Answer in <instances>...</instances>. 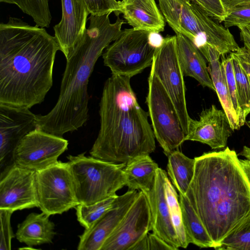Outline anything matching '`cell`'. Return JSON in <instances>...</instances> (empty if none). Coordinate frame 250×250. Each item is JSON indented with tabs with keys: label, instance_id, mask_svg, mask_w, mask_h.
<instances>
[{
	"label": "cell",
	"instance_id": "1",
	"mask_svg": "<svg viewBox=\"0 0 250 250\" xmlns=\"http://www.w3.org/2000/svg\"><path fill=\"white\" fill-rule=\"evenodd\" d=\"M55 37L43 28L10 17L0 24V104L30 108L53 85Z\"/></svg>",
	"mask_w": 250,
	"mask_h": 250
},
{
	"label": "cell",
	"instance_id": "2",
	"mask_svg": "<svg viewBox=\"0 0 250 250\" xmlns=\"http://www.w3.org/2000/svg\"><path fill=\"white\" fill-rule=\"evenodd\" d=\"M192 180L185 194L216 249L250 217V182L234 150L195 158Z\"/></svg>",
	"mask_w": 250,
	"mask_h": 250
},
{
	"label": "cell",
	"instance_id": "3",
	"mask_svg": "<svg viewBox=\"0 0 250 250\" xmlns=\"http://www.w3.org/2000/svg\"><path fill=\"white\" fill-rule=\"evenodd\" d=\"M110 14L90 15V24L81 41L66 59L58 99L46 114L37 115V125L48 133L62 136L78 130L88 120V84L98 58L122 32L125 23L119 16L110 22Z\"/></svg>",
	"mask_w": 250,
	"mask_h": 250
},
{
	"label": "cell",
	"instance_id": "4",
	"mask_svg": "<svg viewBox=\"0 0 250 250\" xmlns=\"http://www.w3.org/2000/svg\"><path fill=\"white\" fill-rule=\"evenodd\" d=\"M130 79L112 74L104 83L99 104L100 129L89 151L94 158L126 165L155 149L148 113L139 104Z\"/></svg>",
	"mask_w": 250,
	"mask_h": 250
},
{
	"label": "cell",
	"instance_id": "5",
	"mask_svg": "<svg viewBox=\"0 0 250 250\" xmlns=\"http://www.w3.org/2000/svg\"><path fill=\"white\" fill-rule=\"evenodd\" d=\"M160 9L176 33L190 40L200 51L208 46L224 56L239 46L229 29L216 22L198 5L190 0H158Z\"/></svg>",
	"mask_w": 250,
	"mask_h": 250
},
{
	"label": "cell",
	"instance_id": "6",
	"mask_svg": "<svg viewBox=\"0 0 250 250\" xmlns=\"http://www.w3.org/2000/svg\"><path fill=\"white\" fill-rule=\"evenodd\" d=\"M76 195L80 204L90 205L111 196L126 185L124 164H114L85 153L68 155Z\"/></svg>",
	"mask_w": 250,
	"mask_h": 250
},
{
	"label": "cell",
	"instance_id": "7",
	"mask_svg": "<svg viewBox=\"0 0 250 250\" xmlns=\"http://www.w3.org/2000/svg\"><path fill=\"white\" fill-rule=\"evenodd\" d=\"M146 103L155 138L168 156L186 141V136L173 102L151 70Z\"/></svg>",
	"mask_w": 250,
	"mask_h": 250
},
{
	"label": "cell",
	"instance_id": "8",
	"mask_svg": "<svg viewBox=\"0 0 250 250\" xmlns=\"http://www.w3.org/2000/svg\"><path fill=\"white\" fill-rule=\"evenodd\" d=\"M149 32L125 29L103 53L104 64L112 74L132 77L151 66L156 48L149 41Z\"/></svg>",
	"mask_w": 250,
	"mask_h": 250
},
{
	"label": "cell",
	"instance_id": "9",
	"mask_svg": "<svg viewBox=\"0 0 250 250\" xmlns=\"http://www.w3.org/2000/svg\"><path fill=\"white\" fill-rule=\"evenodd\" d=\"M39 207L48 216L61 214L80 204L69 165L57 163L36 171Z\"/></svg>",
	"mask_w": 250,
	"mask_h": 250
},
{
	"label": "cell",
	"instance_id": "10",
	"mask_svg": "<svg viewBox=\"0 0 250 250\" xmlns=\"http://www.w3.org/2000/svg\"><path fill=\"white\" fill-rule=\"evenodd\" d=\"M150 70L173 102L186 136L190 117L187 110L184 76L178 57L176 35L164 38L162 45L156 49Z\"/></svg>",
	"mask_w": 250,
	"mask_h": 250
},
{
	"label": "cell",
	"instance_id": "11",
	"mask_svg": "<svg viewBox=\"0 0 250 250\" xmlns=\"http://www.w3.org/2000/svg\"><path fill=\"white\" fill-rule=\"evenodd\" d=\"M68 142L62 136L36 128L26 135L18 145L14 153L15 164L35 171L56 163L67 149Z\"/></svg>",
	"mask_w": 250,
	"mask_h": 250
},
{
	"label": "cell",
	"instance_id": "12",
	"mask_svg": "<svg viewBox=\"0 0 250 250\" xmlns=\"http://www.w3.org/2000/svg\"><path fill=\"white\" fill-rule=\"evenodd\" d=\"M37 128V115L29 108L0 104V178L15 165V151L21 140Z\"/></svg>",
	"mask_w": 250,
	"mask_h": 250
},
{
	"label": "cell",
	"instance_id": "13",
	"mask_svg": "<svg viewBox=\"0 0 250 250\" xmlns=\"http://www.w3.org/2000/svg\"><path fill=\"white\" fill-rule=\"evenodd\" d=\"M152 230V215L146 194L140 191L119 225L107 238L101 250H130Z\"/></svg>",
	"mask_w": 250,
	"mask_h": 250
},
{
	"label": "cell",
	"instance_id": "14",
	"mask_svg": "<svg viewBox=\"0 0 250 250\" xmlns=\"http://www.w3.org/2000/svg\"><path fill=\"white\" fill-rule=\"evenodd\" d=\"M39 207L36 171L16 164L0 178V208L18 210Z\"/></svg>",
	"mask_w": 250,
	"mask_h": 250
},
{
	"label": "cell",
	"instance_id": "15",
	"mask_svg": "<svg viewBox=\"0 0 250 250\" xmlns=\"http://www.w3.org/2000/svg\"><path fill=\"white\" fill-rule=\"evenodd\" d=\"M139 191L128 190L116 198L112 207L88 229L79 235L78 250H101L110 235L122 220Z\"/></svg>",
	"mask_w": 250,
	"mask_h": 250
},
{
	"label": "cell",
	"instance_id": "16",
	"mask_svg": "<svg viewBox=\"0 0 250 250\" xmlns=\"http://www.w3.org/2000/svg\"><path fill=\"white\" fill-rule=\"evenodd\" d=\"M232 131L224 111L212 104L202 111L198 120L189 119L185 140L206 144L213 149H220L226 146Z\"/></svg>",
	"mask_w": 250,
	"mask_h": 250
},
{
	"label": "cell",
	"instance_id": "17",
	"mask_svg": "<svg viewBox=\"0 0 250 250\" xmlns=\"http://www.w3.org/2000/svg\"><path fill=\"white\" fill-rule=\"evenodd\" d=\"M61 3L62 18L53 28L66 59L83 38L89 13L83 0H61Z\"/></svg>",
	"mask_w": 250,
	"mask_h": 250
},
{
	"label": "cell",
	"instance_id": "18",
	"mask_svg": "<svg viewBox=\"0 0 250 250\" xmlns=\"http://www.w3.org/2000/svg\"><path fill=\"white\" fill-rule=\"evenodd\" d=\"M167 176L166 171L158 167L153 188L144 193L150 207L152 232L177 250L180 248V245L171 223L165 191Z\"/></svg>",
	"mask_w": 250,
	"mask_h": 250
},
{
	"label": "cell",
	"instance_id": "19",
	"mask_svg": "<svg viewBox=\"0 0 250 250\" xmlns=\"http://www.w3.org/2000/svg\"><path fill=\"white\" fill-rule=\"evenodd\" d=\"M120 14L135 30L158 33L164 30L165 19L155 0H127Z\"/></svg>",
	"mask_w": 250,
	"mask_h": 250
},
{
	"label": "cell",
	"instance_id": "20",
	"mask_svg": "<svg viewBox=\"0 0 250 250\" xmlns=\"http://www.w3.org/2000/svg\"><path fill=\"white\" fill-rule=\"evenodd\" d=\"M179 61L184 76L195 79L204 87L215 91L203 55L195 45L182 34L176 33Z\"/></svg>",
	"mask_w": 250,
	"mask_h": 250
},
{
	"label": "cell",
	"instance_id": "21",
	"mask_svg": "<svg viewBox=\"0 0 250 250\" xmlns=\"http://www.w3.org/2000/svg\"><path fill=\"white\" fill-rule=\"evenodd\" d=\"M208 62V71L215 91L223 110L226 114L233 131L239 129L238 115L234 108L228 87L225 70L220 61V54L214 48L208 46L202 53Z\"/></svg>",
	"mask_w": 250,
	"mask_h": 250
},
{
	"label": "cell",
	"instance_id": "22",
	"mask_svg": "<svg viewBox=\"0 0 250 250\" xmlns=\"http://www.w3.org/2000/svg\"><path fill=\"white\" fill-rule=\"evenodd\" d=\"M44 212L31 213L18 225L17 240L29 247L52 243L56 234L55 224Z\"/></svg>",
	"mask_w": 250,
	"mask_h": 250
},
{
	"label": "cell",
	"instance_id": "23",
	"mask_svg": "<svg viewBox=\"0 0 250 250\" xmlns=\"http://www.w3.org/2000/svg\"><path fill=\"white\" fill-rule=\"evenodd\" d=\"M158 164L149 156H139L128 163L124 168L128 190L149 191L155 181Z\"/></svg>",
	"mask_w": 250,
	"mask_h": 250
},
{
	"label": "cell",
	"instance_id": "24",
	"mask_svg": "<svg viewBox=\"0 0 250 250\" xmlns=\"http://www.w3.org/2000/svg\"><path fill=\"white\" fill-rule=\"evenodd\" d=\"M179 201L184 225L190 243L201 248H214L211 237L186 196L179 193Z\"/></svg>",
	"mask_w": 250,
	"mask_h": 250
},
{
	"label": "cell",
	"instance_id": "25",
	"mask_svg": "<svg viewBox=\"0 0 250 250\" xmlns=\"http://www.w3.org/2000/svg\"><path fill=\"white\" fill-rule=\"evenodd\" d=\"M167 157L168 175L179 193L185 195L193 177L195 158H189L178 150L172 151Z\"/></svg>",
	"mask_w": 250,
	"mask_h": 250
},
{
	"label": "cell",
	"instance_id": "26",
	"mask_svg": "<svg viewBox=\"0 0 250 250\" xmlns=\"http://www.w3.org/2000/svg\"><path fill=\"white\" fill-rule=\"evenodd\" d=\"M229 55L232 60L237 92L239 107L238 123L241 127L250 113V76L234 53L231 52Z\"/></svg>",
	"mask_w": 250,
	"mask_h": 250
},
{
	"label": "cell",
	"instance_id": "27",
	"mask_svg": "<svg viewBox=\"0 0 250 250\" xmlns=\"http://www.w3.org/2000/svg\"><path fill=\"white\" fill-rule=\"evenodd\" d=\"M165 191L171 223L176 233L180 247L187 248L190 241L184 225L179 196L167 176L165 182Z\"/></svg>",
	"mask_w": 250,
	"mask_h": 250
},
{
	"label": "cell",
	"instance_id": "28",
	"mask_svg": "<svg viewBox=\"0 0 250 250\" xmlns=\"http://www.w3.org/2000/svg\"><path fill=\"white\" fill-rule=\"evenodd\" d=\"M1 2L16 5L23 13L30 16L41 27H49L52 16L49 0H0Z\"/></svg>",
	"mask_w": 250,
	"mask_h": 250
},
{
	"label": "cell",
	"instance_id": "29",
	"mask_svg": "<svg viewBox=\"0 0 250 250\" xmlns=\"http://www.w3.org/2000/svg\"><path fill=\"white\" fill-rule=\"evenodd\" d=\"M117 196H111L90 205H78L75 208L78 221L85 229H89L112 207Z\"/></svg>",
	"mask_w": 250,
	"mask_h": 250
},
{
	"label": "cell",
	"instance_id": "30",
	"mask_svg": "<svg viewBox=\"0 0 250 250\" xmlns=\"http://www.w3.org/2000/svg\"><path fill=\"white\" fill-rule=\"evenodd\" d=\"M217 250H250V217L226 237Z\"/></svg>",
	"mask_w": 250,
	"mask_h": 250
},
{
	"label": "cell",
	"instance_id": "31",
	"mask_svg": "<svg viewBox=\"0 0 250 250\" xmlns=\"http://www.w3.org/2000/svg\"><path fill=\"white\" fill-rule=\"evenodd\" d=\"M223 22L227 28L250 24V0L239 3L228 11Z\"/></svg>",
	"mask_w": 250,
	"mask_h": 250
},
{
	"label": "cell",
	"instance_id": "32",
	"mask_svg": "<svg viewBox=\"0 0 250 250\" xmlns=\"http://www.w3.org/2000/svg\"><path fill=\"white\" fill-rule=\"evenodd\" d=\"M90 15H103L114 12L119 15L123 2L117 0H83Z\"/></svg>",
	"mask_w": 250,
	"mask_h": 250
},
{
	"label": "cell",
	"instance_id": "33",
	"mask_svg": "<svg viewBox=\"0 0 250 250\" xmlns=\"http://www.w3.org/2000/svg\"><path fill=\"white\" fill-rule=\"evenodd\" d=\"M13 212L10 209L0 208V250L11 249V241L15 237L10 222Z\"/></svg>",
	"mask_w": 250,
	"mask_h": 250
},
{
	"label": "cell",
	"instance_id": "34",
	"mask_svg": "<svg viewBox=\"0 0 250 250\" xmlns=\"http://www.w3.org/2000/svg\"><path fill=\"white\" fill-rule=\"evenodd\" d=\"M222 63L223 65L227 84L231 97L234 108L238 115L239 114V107L238 102V96L235 78L234 76L231 58L230 55L227 57L222 56Z\"/></svg>",
	"mask_w": 250,
	"mask_h": 250
},
{
	"label": "cell",
	"instance_id": "35",
	"mask_svg": "<svg viewBox=\"0 0 250 250\" xmlns=\"http://www.w3.org/2000/svg\"><path fill=\"white\" fill-rule=\"evenodd\" d=\"M203 9L210 17L223 22L227 13L222 0H190Z\"/></svg>",
	"mask_w": 250,
	"mask_h": 250
},
{
	"label": "cell",
	"instance_id": "36",
	"mask_svg": "<svg viewBox=\"0 0 250 250\" xmlns=\"http://www.w3.org/2000/svg\"><path fill=\"white\" fill-rule=\"evenodd\" d=\"M149 250H177L154 233L148 234Z\"/></svg>",
	"mask_w": 250,
	"mask_h": 250
},
{
	"label": "cell",
	"instance_id": "37",
	"mask_svg": "<svg viewBox=\"0 0 250 250\" xmlns=\"http://www.w3.org/2000/svg\"><path fill=\"white\" fill-rule=\"evenodd\" d=\"M233 52L250 76V51L244 46L239 47L236 51Z\"/></svg>",
	"mask_w": 250,
	"mask_h": 250
},
{
	"label": "cell",
	"instance_id": "38",
	"mask_svg": "<svg viewBox=\"0 0 250 250\" xmlns=\"http://www.w3.org/2000/svg\"><path fill=\"white\" fill-rule=\"evenodd\" d=\"M246 159H240L241 166L250 182V147L244 146L242 150L239 154Z\"/></svg>",
	"mask_w": 250,
	"mask_h": 250
},
{
	"label": "cell",
	"instance_id": "39",
	"mask_svg": "<svg viewBox=\"0 0 250 250\" xmlns=\"http://www.w3.org/2000/svg\"><path fill=\"white\" fill-rule=\"evenodd\" d=\"M164 38L158 33L150 32L149 41L152 46L155 48H159L163 43Z\"/></svg>",
	"mask_w": 250,
	"mask_h": 250
},
{
	"label": "cell",
	"instance_id": "40",
	"mask_svg": "<svg viewBox=\"0 0 250 250\" xmlns=\"http://www.w3.org/2000/svg\"><path fill=\"white\" fill-rule=\"evenodd\" d=\"M238 27L240 30V38L244 46L250 51V33L243 25L239 26Z\"/></svg>",
	"mask_w": 250,
	"mask_h": 250
},
{
	"label": "cell",
	"instance_id": "41",
	"mask_svg": "<svg viewBox=\"0 0 250 250\" xmlns=\"http://www.w3.org/2000/svg\"><path fill=\"white\" fill-rule=\"evenodd\" d=\"M130 250H149L148 244V234L137 242Z\"/></svg>",
	"mask_w": 250,
	"mask_h": 250
},
{
	"label": "cell",
	"instance_id": "42",
	"mask_svg": "<svg viewBox=\"0 0 250 250\" xmlns=\"http://www.w3.org/2000/svg\"><path fill=\"white\" fill-rule=\"evenodd\" d=\"M247 0H222L227 13L237 4Z\"/></svg>",
	"mask_w": 250,
	"mask_h": 250
},
{
	"label": "cell",
	"instance_id": "43",
	"mask_svg": "<svg viewBox=\"0 0 250 250\" xmlns=\"http://www.w3.org/2000/svg\"><path fill=\"white\" fill-rule=\"evenodd\" d=\"M243 26H244L247 30L250 33V24Z\"/></svg>",
	"mask_w": 250,
	"mask_h": 250
},
{
	"label": "cell",
	"instance_id": "44",
	"mask_svg": "<svg viewBox=\"0 0 250 250\" xmlns=\"http://www.w3.org/2000/svg\"><path fill=\"white\" fill-rule=\"evenodd\" d=\"M127 0H122L123 2H125Z\"/></svg>",
	"mask_w": 250,
	"mask_h": 250
}]
</instances>
